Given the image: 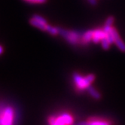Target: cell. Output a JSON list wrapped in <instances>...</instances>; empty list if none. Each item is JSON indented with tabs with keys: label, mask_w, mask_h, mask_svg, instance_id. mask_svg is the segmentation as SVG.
Masks as SVG:
<instances>
[{
	"label": "cell",
	"mask_w": 125,
	"mask_h": 125,
	"mask_svg": "<svg viewBox=\"0 0 125 125\" xmlns=\"http://www.w3.org/2000/svg\"><path fill=\"white\" fill-rule=\"evenodd\" d=\"M114 23H115V17L113 16H109L105 19L103 27L109 33L113 44H115L116 48L120 51L124 53L125 52V42L122 39L118 30L116 29V27L114 26Z\"/></svg>",
	"instance_id": "1"
},
{
	"label": "cell",
	"mask_w": 125,
	"mask_h": 125,
	"mask_svg": "<svg viewBox=\"0 0 125 125\" xmlns=\"http://www.w3.org/2000/svg\"><path fill=\"white\" fill-rule=\"evenodd\" d=\"M109 37V33L104 28H95L88 30L82 33V45L87 46L91 43L95 44H100L106 38Z\"/></svg>",
	"instance_id": "2"
},
{
	"label": "cell",
	"mask_w": 125,
	"mask_h": 125,
	"mask_svg": "<svg viewBox=\"0 0 125 125\" xmlns=\"http://www.w3.org/2000/svg\"><path fill=\"white\" fill-rule=\"evenodd\" d=\"M95 79L96 75L94 73H89L84 76L76 72L73 74V80L75 88L81 91L87 90L95 81Z\"/></svg>",
	"instance_id": "3"
},
{
	"label": "cell",
	"mask_w": 125,
	"mask_h": 125,
	"mask_svg": "<svg viewBox=\"0 0 125 125\" xmlns=\"http://www.w3.org/2000/svg\"><path fill=\"white\" fill-rule=\"evenodd\" d=\"M60 35L71 45L82 46V32H78L76 30L60 29Z\"/></svg>",
	"instance_id": "4"
},
{
	"label": "cell",
	"mask_w": 125,
	"mask_h": 125,
	"mask_svg": "<svg viewBox=\"0 0 125 125\" xmlns=\"http://www.w3.org/2000/svg\"><path fill=\"white\" fill-rule=\"evenodd\" d=\"M30 23L35 27H36L42 31H47L48 27L50 24H48V21L40 15H34L30 20Z\"/></svg>",
	"instance_id": "5"
},
{
	"label": "cell",
	"mask_w": 125,
	"mask_h": 125,
	"mask_svg": "<svg viewBox=\"0 0 125 125\" xmlns=\"http://www.w3.org/2000/svg\"><path fill=\"white\" fill-rule=\"evenodd\" d=\"M14 115V109L11 106H8L5 109L3 115L0 119V125H13Z\"/></svg>",
	"instance_id": "6"
},
{
	"label": "cell",
	"mask_w": 125,
	"mask_h": 125,
	"mask_svg": "<svg viewBox=\"0 0 125 125\" xmlns=\"http://www.w3.org/2000/svg\"><path fill=\"white\" fill-rule=\"evenodd\" d=\"M76 125H112L111 122L102 119L92 118L87 121H82L76 124Z\"/></svg>",
	"instance_id": "7"
},
{
	"label": "cell",
	"mask_w": 125,
	"mask_h": 125,
	"mask_svg": "<svg viewBox=\"0 0 125 125\" xmlns=\"http://www.w3.org/2000/svg\"><path fill=\"white\" fill-rule=\"evenodd\" d=\"M87 91L88 94H90L94 98V99H95V100H100V98H101V95H100V92L98 91L97 90H96V89L94 87H92L91 85L87 89Z\"/></svg>",
	"instance_id": "8"
},
{
	"label": "cell",
	"mask_w": 125,
	"mask_h": 125,
	"mask_svg": "<svg viewBox=\"0 0 125 125\" xmlns=\"http://www.w3.org/2000/svg\"><path fill=\"white\" fill-rule=\"evenodd\" d=\"M60 28H58V27H57V26H53L49 25L46 32H48L51 35L55 36V35H60Z\"/></svg>",
	"instance_id": "9"
},
{
	"label": "cell",
	"mask_w": 125,
	"mask_h": 125,
	"mask_svg": "<svg viewBox=\"0 0 125 125\" xmlns=\"http://www.w3.org/2000/svg\"><path fill=\"white\" fill-rule=\"evenodd\" d=\"M26 2H28L30 3H34V4H42L45 2L47 0H25Z\"/></svg>",
	"instance_id": "10"
},
{
	"label": "cell",
	"mask_w": 125,
	"mask_h": 125,
	"mask_svg": "<svg viewBox=\"0 0 125 125\" xmlns=\"http://www.w3.org/2000/svg\"><path fill=\"white\" fill-rule=\"evenodd\" d=\"M3 52V48H2V46H1L0 45V54Z\"/></svg>",
	"instance_id": "11"
}]
</instances>
